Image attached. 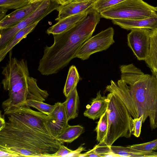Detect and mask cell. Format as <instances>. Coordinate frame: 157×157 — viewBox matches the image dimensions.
Here are the masks:
<instances>
[{"label": "cell", "mask_w": 157, "mask_h": 157, "mask_svg": "<svg viewBox=\"0 0 157 157\" xmlns=\"http://www.w3.org/2000/svg\"><path fill=\"white\" fill-rule=\"evenodd\" d=\"M24 105L4 110L8 120L0 130V150L20 156L52 157L62 143L52 134L49 116Z\"/></svg>", "instance_id": "obj_1"}, {"label": "cell", "mask_w": 157, "mask_h": 157, "mask_svg": "<svg viewBox=\"0 0 157 157\" xmlns=\"http://www.w3.org/2000/svg\"><path fill=\"white\" fill-rule=\"evenodd\" d=\"M121 79L112 80L105 92L113 93L124 104L133 118H149L152 130L157 128V77L144 74L133 64L120 67Z\"/></svg>", "instance_id": "obj_2"}, {"label": "cell", "mask_w": 157, "mask_h": 157, "mask_svg": "<svg viewBox=\"0 0 157 157\" xmlns=\"http://www.w3.org/2000/svg\"><path fill=\"white\" fill-rule=\"evenodd\" d=\"M101 17L92 7L87 15L73 27L61 33L54 35V42L44 48L38 71L44 75L56 74L75 58L82 45L91 37Z\"/></svg>", "instance_id": "obj_3"}, {"label": "cell", "mask_w": 157, "mask_h": 157, "mask_svg": "<svg viewBox=\"0 0 157 157\" xmlns=\"http://www.w3.org/2000/svg\"><path fill=\"white\" fill-rule=\"evenodd\" d=\"M2 68L1 83L9 96L2 103L3 110L25 105L28 100L43 101L47 99L48 91L40 88L36 79L30 76L27 61L13 57L12 50L9 52L7 63Z\"/></svg>", "instance_id": "obj_4"}, {"label": "cell", "mask_w": 157, "mask_h": 157, "mask_svg": "<svg viewBox=\"0 0 157 157\" xmlns=\"http://www.w3.org/2000/svg\"><path fill=\"white\" fill-rule=\"evenodd\" d=\"M107 96L108 130L104 141L101 143L111 146L119 138L131 137L133 119L118 96L111 92Z\"/></svg>", "instance_id": "obj_5"}, {"label": "cell", "mask_w": 157, "mask_h": 157, "mask_svg": "<svg viewBox=\"0 0 157 157\" xmlns=\"http://www.w3.org/2000/svg\"><path fill=\"white\" fill-rule=\"evenodd\" d=\"M156 7L143 0H125L100 13L108 19L137 20L157 16Z\"/></svg>", "instance_id": "obj_6"}, {"label": "cell", "mask_w": 157, "mask_h": 157, "mask_svg": "<svg viewBox=\"0 0 157 157\" xmlns=\"http://www.w3.org/2000/svg\"><path fill=\"white\" fill-rule=\"evenodd\" d=\"M59 5L53 0H45L37 9L29 17L16 25L8 28L0 29V49L20 30L40 21Z\"/></svg>", "instance_id": "obj_7"}, {"label": "cell", "mask_w": 157, "mask_h": 157, "mask_svg": "<svg viewBox=\"0 0 157 157\" xmlns=\"http://www.w3.org/2000/svg\"><path fill=\"white\" fill-rule=\"evenodd\" d=\"M114 33L113 29L110 27L90 37L78 49L75 58L87 59L92 54L107 50L115 42Z\"/></svg>", "instance_id": "obj_8"}, {"label": "cell", "mask_w": 157, "mask_h": 157, "mask_svg": "<svg viewBox=\"0 0 157 157\" xmlns=\"http://www.w3.org/2000/svg\"><path fill=\"white\" fill-rule=\"evenodd\" d=\"M152 30L147 28H135L127 35L128 45L138 60H145L147 56Z\"/></svg>", "instance_id": "obj_9"}, {"label": "cell", "mask_w": 157, "mask_h": 157, "mask_svg": "<svg viewBox=\"0 0 157 157\" xmlns=\"http://www.w3.org/2000/svg\"><path fill=\"white\" fill-rule=\"evenodd\" d=\"M44 1L30 3L6 15L0 21V29L10 28L16 25L33 13Z\"/></svg>", "instance_id": "obj_10"}, {"label": "cell", "mask_w": 157, "mask_h": 157, "mask_svg": "<svg viewBox=\"0 0 157 157\" xmlns=\"http://www.w3.org/2000/svg\"><path fill=\"white\" fill-rule=\"evenodd\" d=\"M52 113L48 116V124L53 135L56 137L68 125L63 103L58 102Z\"/></svg>", "instance_id": "obj_11"}, {"label": "cell", "mask_w": 157, "mask_h": 157, "mask_svg": "<svg viewBox=\"0 0 157 157\" xmlns=\"http://www.w3.org/2000/svg\"><path fill=\"white\" fill-rule=\"evenodd\" d=\"M95 1H72L64 5H59L56 9L58 12V14L55 20L59 21L70 16L86 12L93 7Z\"/></svg>", "instance_id": "obj_12"}, {"label": "cell", "mask_w": 157, "mask_h": 157, "mask_svg": "<svg viewBox=\"0 0 157 157\" xmlns=\"http://www.w3.org/2000/svg\"><path fill=\"white\" fill-rule=\"evenodd\" d=\"M112 20L114 24L127 30L140 28L157 29V16L137 20L115 19Z\"/></svg>", "instance_id": "obj_13"}, {"label": "cell", "mask_w": 157, "mask_h": 157, "mask_svg": "<svg viewBox=\"0 0 157 157\" xmlns=\"http://www.w3.org/2000/svg\"><path fill=\"white\" fill-rule=\"evenodd\" d=\"M100 92L99 91L97 93L96 98L92 100L91 105L86 106L83 113L85 116L93 120L100 118L107 109V96H102Z\"/></svg>", "instance_id": "obj_14"}, {"label": "cell", "mask_w": 157, "mask_h": 157, "mask_svg": "<svg viewBox=\"0 0 157 157\" xmlns=\"http://www.w3.org/2000/svg\"><path fill=\"white\" fill-rule=\"evenodd\" d=\"M89 10L86 12L70 16L58 21L57 23L48 29L47 33L48 35L52 34L54 35L61 33L68 30L84 18L87 15Z\"/></svg>", "instance_id": "obj_15"}, {"label": "cell", "mask_w": 157, "mask_h": 157, "mask_svg": "<svg viewBox=\"0 0 157 157\" xmlns=\"http://www.w3.org/2000/svg\"><path fill=\"white\" fill-rule=\"evenodd\" d=\"M39 21H37L18 31L6 44L0 49V62L4 59L7 54L12 50L14 47L22 39L25 38L27 35L33 30Z\"/></svg>", "instance_id": "obj_16"}, {"label": "cell", "mask_w": 157, "mask_h": 157, "mask_svg": "<svg viewBox=\"0 0 157 157\" xmlns=\"http://www.w3.org/2000/svg\"><path fill=\"white\" fill-rule=\"evenodd\" d=\"M63 103L68 121L78 117L79 101L76 87L66 97V101Z\"/></svg>", "instance_id": "obj_17"}, {"label": "cell", "mask_w": 157, "mask_h": 157, "mask_svg": "<svg viewBox=\"0 0 157 157\" xmlns=\"http://www.w3.org/2000/svg\"><path fill=\"white\" fill-rule=\"evenodd\" d=\"M113 152L119 157H157V152H147L134 149L130 146L127 147L111 146Z\"/></svg>", "instance_id": "obj_18"}, {"label": "cell", "mask_w": 157, "mask_h": 157, "mask_svg": "<svg viewBox=\"0 0 157 157\" xmlns=\"http://www.w3.org/2000/svg\"><path fill=\"white\" fill-rule=\"evenodd\" d=\"M145 61L151 72H157V29L152 30L149 52Z\"/></svg>", "instance_id": "obj_19"}, {"label": "cell", "mask_w": 157, "mask_h": 157, "mask_svg": "<svg viewBox=\"0 0 157 157\" xmlns=\"http://www.w3.org/2000/svg\"><path fill=\"white\" fill-rule=\"evenodd\" d=\"M84 131V128L80 125L68 124L56 138L62 144L71 143L78 138Z\"/></svg>", "instance_id": "obj_20"}, {"label": "cell", "mask_w": 157, "mask_h": 157, "mask_svg": "<svg viewBox=\"0 0 157 157\" xmlns=\"http://www.w3.org/2000/svg\"><path fill=\"white\" fill-rule=\"evenodd\" d=\"M80 77L75 66L72 65L69 68L63 89V93L66 97L76 87L79 80Z\"/></svg>", "instance_id": "obj_21"}, {"label": "cell", "mask_w": 157, "mask_h": 157, "mask_svg": "<svg viewBox=\"0 0 157 157\" xmlns=\"http://www.w3.org/2000/svg\"><path fill=\"white\" fill-rule=\"evenodd\" d=\"M108 122L107 110L100 118L95 131L97 132L96 139L99 143L104 140L107 133Z\"/></svg>", "instance_id": "obj_22"}, {"label": "cell", "mask_w": 157, "mask_h": 157, "mask_svg": "<svg viewBox=\"0 0 157 157\" xmlns=\"http://www.w3.org/2000/svg\"><path fill=\"white\" fill-rule=\"evenodd\" d=\"M25 105L34 108L48 116L52 113L56 106L55 104L54 105H51L44 103L43 101L33 99L27 100Z\"/></svg>", "instance_id": "obj_23"}, {"label": "cell", "mask_w": 157, "mask_h": 157, "mask_svg": "<svg viewBox=\"0 0 157 157\" xmlns=\"http://www.w3.org/2000/svg\"><path fill=\"white\" fill-rule=\"evenodd\" d=\"M30 3V0H0V8L8 10H17Z\"/></svg>", "instance_id": "obj_24"}, {"label": "cell", "mask_w": 157, "mask_h": 157, "mask_svg": "<svg viewBox=\"0 0 157 157\" xmlns=\"http://www.w3.org/2000/svg\"><path fill=\"white\" fill-rule=\"evenodd\" d=\"M125 0H96L92 8L100 13Z\"/></svg>", "instance_id": "obj_25"}, {"label": "cell", "mask_w": 157, "mask_h": 157, "mask_svg": "<svg viewBox=\"0 0 157 157\" xmlns=\"http://www.w3.org/2000/svg\"><path fill=\"white\" fill-rule=\"evenodd\" d=\"M95 152L101 157H119L114 153L111 150L110 146L102 143H99L94 147Z\"/></svg>", "instance_id": "obj_26"}, {"label": "cell", "mask_w": 157, "mask_h": 157, "mask_svg": "<svg viewBox=\"0 0 157 157\" xmlns=\"http://www.w3.org/2000/svg\"><path fill=\"white\" fill-rule=\"evenodd\" d=\"M157 146V139L151 141L140 144H133L130 146L137 150L147 152L154 151Z\"/></svg>", "instance_id": "obj_27"}, {"label": "cell", "mask_w": 157, "mask_h": 157, "mask_svg": "<svg viewBox=\"0 0 157 157\" xmlns=\"http://www.w3.org/2000/svg\"><path fill=\"white\" fill-rule=\"evenodd\" d=\"M143 117L144 116L142 115L138 118H133L132 120L133 126L132 133L136 137H139L140 135Z\"/></svg>", "instance_id": "obj_28"}, {"label": "cell", "mask_w": 157, "mask_h": 157, "mask_svg": "<svg viewBox=\"0 0 157 157\" xmlns=\"http://www.w3.org/2000/svg\"><path fill=\"white\" fill-rule=\"evenodd\" d=\"M72 151L62 144L58 151L52 155V157H67Z\"/></svg>", "instance_id": "obj_29"}, {"label": "cell", "mask_w": 157, "mask_h": 157, "mask_svg": "<svg viewBox=\"0 0 157 157\" xmlns=\"http://www.w3.org/2000/svg\"><path fill=\"white\" fill-rule=\"evenodd\" d=\"M83 144H82L77 149L73 151L69 154L67 157H79L82 151H85V148L83 146Z\"/></svg>", "instance_id": "obj_30"}, {"label": "cell", "mask_w": 157, "mask_h": 157, "mask_svg": "<svg viewBox=\"0 0 157 157\" xmlns=\"http://www.w3.org/2000/svg\"><path fill=\"white\" fill-rule=\"evenodd\" d=\"M100 157L95 151L94 147L92 149L87 152L81 154L79 156V157Z\"/></svg>", "instance_id": "obj_31"}, {"label": "cell", "mask_w": 157, "mask_h": 157, "mask_svg": "<svg viewBox=\"0 0 157 157\" xmlns=\"http://www.w3.org/2000/svg\"><path fill=\"white\" fill-rule=\"evenodd\" d=\"M0 157H17L20 156L18 155L16 153L0 150Z\"/></svg>", "instance_id": "obj_32"}, {"label": "cell", "mask_w": 157, "mask_h": 157, "mask_svg": "<svg viewBox=\"0 0 157 157\" xmlns=\"http://www.w3.org/2000/svg\"><path fill=\"white\" fill-rule=\"evenodd\" d=\"M4 115H2L1 112L0 113V130H2L5 125L6 122L5 120Z\"/></svg>", "instance_id": "obj_33"}, {"label": "cell", "mask_w": 157, "mask_h": 157, "mask_svg": "<svg viewBox=\"0 0 157 157\" xmlns=\"http://www.w3.org/2000/svg\"><path fill=\"white\" fill-rule=\"evenodd\" d=\"M8 10L0 8V21L3 19L6 15V13Z\"/></svg>", "instance_id": "obj_34"}, {"label": "cell", "mask_w": 157, "mask_h": 157, "mask_svg": "<svg viewBox=\"0 0 157 157\" xmlns=\"http://www.w3.org/2000/svg\"><path fill=\"white\" fill-rule=\"evenodd\" d=\"M59 5H63L73 0H53Z\"/></svg>", "instance_id": "obj_35"}, {"label": "cell", "mask_w": 157, "mask_h": 157, "mask_svg": "<svg viewBox=\"0 0 157 157\" xmlns=\"http://www.w3.org/2000/svg\"><path fill=\"white\" fill-rule=\"evenodd\" d=\"M96 0H73V1H75L77 2H86V1H95Z\"/></svg>", "instance_id": "obj_36"}, {"label": "cell", "mask_w": 157, "mask_h": 157, "mask_svg": "<svg viewBox=\"0 0 157 157\" xmlns=\"http://www.w3.org/2000/svg\"><path fill=\"white\" fill-rule=\"evenodd\" d=\"M43 0H30V3H32L33 2L40 1H42Z\"/></svg>", "instance_id": "obj_37"}, {"label": "cell", "mask_w": 157, "mask_h": 157, "mask_svg": "<svg viewBox=\"0 0 157 157\" xmlns=\"http://www.w3.org/2000/svg\"><path fill=\"white\" fill-rule=\"evenodd\" d=\"M152 74H154V75H155V76H156L157 77V72H152Z\"/></svg>", "instance_id": "obj_38"}, {"label": "cell", "mask_w": 157, "mask_h": 157, "mask_svg": "<svg viewBox=\"0 0 157 157\" xmlns=\"http://www.w3.org/2000/svg\"><path fill=\"white\" fill-rule=\"evenodd\" d=\"M157 150V146H156V147L155 148V149H154V151L155 150Z\"/></svg>", "instance_id": "obj_39"}, {"label": "cell", "mask_w": 157, "mask_h": 157, "mask_svg": "<svg viewBox=\"0 0 157 157\" xmlns=\"http://www.w3.org/2000/svg\"><path fill=\"white\" fill-rule=\"evenodd\" d=\"M156 9H157V6L156 7Z\"/></svg>", "instance_id": "obj_40"}]
</instances>
